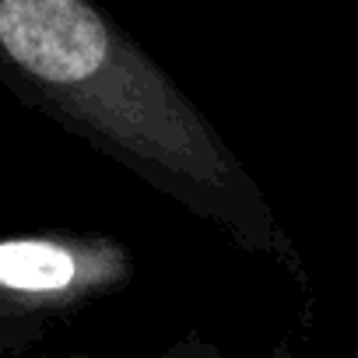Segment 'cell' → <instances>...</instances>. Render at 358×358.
Here are the masks:
<instances>
[{
	"label": "cell",
	"instance_id": "obj_1",
	"mask_svg": "<svg viewBox=\"0 0 358 358\" xmlns=\"http://www.w3.org/2000/svg\"><path fill=\"white\" fill-rule=\"evenodd\" d=\"M0 78L22 106L313 295L309 264L246 162L92 0H0Z\"/></svg>",
	"mask_w": 358,
	"mask_h": 358
},
{
	"label": "cell",
	"instance_id": "obj_3",
	"mask_svg": "<svg viewBox=\"0 0 358 358\" xmlns=\"http://www.w3.org/2000/svg\"><path fill=\"white\" fill-rule=\"evenodd\" d=\"M155 358H232V355L222 351L211 337H204L197 330H187L183 337H176L169 348H162Z\"/></svg>",
	"mask_w": 358,
	"mask_h": 358
},
{
	"label": "cell",
	"instance_id": "obj_2",
	"mask_svg": "<svg viewBox=\"0 0 358 358\" xmlns=\"http://www.w3.org/2000/svg\"><path fill=\"white\" fill-rule=\"evenodd\" d=\"M134 274V250L106 232L8 236L0 243V358H29L53 323L120 295Z\"/></svg>",
	"mask_w": 358,
	"mask_h": 358
},
{
	"label": "cell",
	"instance_id": "obj_5",
	"mask_svg": "<svg viewBox=\"0 0 358 358\" xmlns=\"http://www.w3.org/2000/svg\"><path fill=\"white\" fill-rule=\"evenodd\" d=\"M344 358H358V330H355V344H351V351H348Z\"/></svg>",
	"mask_w": 358,
	"mask_h": 358
},
{
	"label": "cell",
	"instance_id": "obj_4",
	"mask_svg": "<svg viewBox=\"0 0 358 358\" xmlns=\"http://www.w3.org/2000/svg\"><path fill=\"white\" fill-rule=\"evenodd\" d=\"M50 358H92V351H64V355H50Z\"/></svg>",
	"mask_w": 358,
	"mask_h": 358
}]
</instances>
